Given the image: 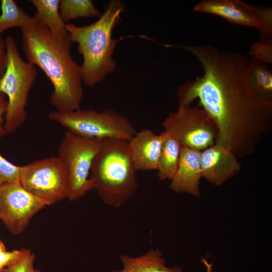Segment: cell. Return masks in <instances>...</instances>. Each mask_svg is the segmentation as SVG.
<instances>
[{
  "instance_id": "7a4b0ae2",
  "label": "cell",
  "mask_w": 272,
  "mask_h": 272,
  "mask_svg": "<svg viewBox=\"0 0 272 272\" xmlns=\"http://www.w3.org/2000/svg\"><path fill=\"white\" fill-rule=\"evenodd\" d=\"M21 30L27 61L39 67L52 83L51 104L62 112L81 108L84 96L82 69L72 55L73 42L69 34L54 35L34 16Z\"/></svg>"
},
{
  "instance_id": "2e32d148",
  "label": "cell",
  "mask_w": 272,
  "mask_h": 272,
  "mask_svg": "<svg viewBox=\"0 0 272 272\" xmlns=\"http://www.w3.org/2000/svg\"><path fill=\"white\" fill-rule=\"evenodd\" d=\"M163 140L158 168L161 180H171L175 175L179 161L182 146L173 135L163 131Z\"/></svg>"
},
{
  "instance_id": "ba28073f",
  "label": "cell",
  "mask_w": 272,
  "mask_h": 272,
  "mask_svg": "<svg viewBox=\"0 0 272 272\" xmlns=\"http://www.w3.org/2000/svg\"><path fill=\"white\" fill-rule=\"evenodd\" d=\"M163 125L164 131L175 137L183 147L202 151L216 143L217 126L201 107L178 106Z\"/></svg>"
},
{
  "instance_id": "8992f818",
  "label": "cell",
  "mask_w": 272,
  "mask_h": 272,
  "mask_svg": "<svg viewBox=\"0 0 272 272\" xmlns=\"http://www.w3.org/2000/svg\"><path fill=\"white\" fill-rule=\"evenodd\" d=\"M48 118L66 128L67 131L88 139L128 141L137 132L134 125L126 117L110 109L101 112L81 108L67 112L55 110L49 114Z\"/></svg>"
},
{
  "instance_id": "d4e9b609",
  "label": "cell",
  "mask_w": 272,
  "mask_h": 272,
  "mask_svg": "<svg viewBox=\"0 0 272 272\" xmlns=\"http://www.w3.org/2000/svg\"><path fill=\"white\" fill-rule=\"evenodd\" d=\"M7 54L5 39L0 37V81L3 77L7 67Z\"/></svg>"
},
{
  "instance_id": "7402d4cb",
  "label": "cell",
  "mask_w": 272,
  "mask_h": 272,
  "mask_svg": "<svg viewBox=\"0 0 272 272\" xmlns=\"http://www.w3.org/2000/svg\"><path fill=\"white\" fill-rule=\"evenodd\" d=\"M21 166L9 161L0 154V186L20 182Z\"/></svg>"
},
{
  "instance_id": "e0dca14e",
  "label": "cell",
  "mask_w": 272,
  "mask_h": 272,
  "mask_svg": "<svg viewBox=\"0 0 272 272\" xmlns=\"http://www.w3.org/2000/svg\"><path fill=\"white\" fill-rule=\"evenodd\" d=\"M36 9L34 17L42 22L54 35L64 36L68 34L66 24L59 13L60 0H31Z\"/></svg>"
},
{
  "instance_id": "cb8c5ba5",
  "label": "cell",
  "mask_w": 272,
  "mask_h": 272,
  "mask_svg": "<svg viewBox=\"0 0 272 272\" xmlns=\"http://www.w3.org/2000/svg\"><path fill=\"white\" fill-rule=\"evenodd\" d=\"M6 97L0 93V137L7 134L5 128V118L7 109L8 101Z\"/></svg>"
},
{
  "instance_id": "44dd1931",
  "label": "cell",
  "mask_w": 272,
  "mask_h": 272,
  "mask_svg": "<svg viewBox=\"0 0 272 272\" xmlns=\"http://www.w3.org/2000/svg\"><path fill=\"white\" fill-rule=\"evenodd\" d=\"M34 254L30 250L24 249L22 255L2 272H40L34 267Z\"/></svg>"
},
{
  "instance_id": "52a82bcc",
  "label": "cell",
  "mask_w": 272,
  "mask_h": 272,
  "mask_svg": "<svg viewBox=\"0 0 272 272\" xmlns=\"http://www.w3.org/2000/svg\"><path fill=\"white\" fill-rule=\"evenodd\" d=\"M102 140L86 138L67 131L58 148L57 157L69 178L67 198L77 200L92 190L89 176L92 165Z\"/></svg>"
},
{
  "instance_id": "9c48e42d",
  "label": "cell",
  "mask_w": 272,
  "mask_h": 272,
  "mask_svg": "<svg viewBox=\"0 0 272 272\" xmlns=\"http://www.w3.org/2000/svg\"><path fill=\"white\" fill-rule=\"evenodd\" d=\"M20 183L48 205L67 198L68 175L57 156L41 159L21 166Z\"/></svg>"
},
{
  "instance_id": "4fadbf2b",
  "label": "cell",
  "mask_w": 272,
  "mask_h": 272,
  "mask_svg": "<svg viewBox=\"0 0 272 272\" xmlns=\"http://www.w3.org/2000/svg\"><path fill=\"white\" fill-rule=\"evenodd\" d=\"M163 140L162 132L157 134L143 129L128 141V154L136 171L157 169Z\"/></svg>"
},
{
  "instance_id": "30bf717a",
  "label": "cell",
  "mask_w": 272,
  "mask_h": 272,
  "mask_svg": "<svg viewBox=\"0 0 272 272\" xmlns=\"http://www.w3.org/2000/svg\"><path fill=\"white\" fill-rule=\"evenodd\" d=\"M47 205L20 182L0 186V219L14 235L22 233L32 217Z\"/></svg>"
},
{
  "instance_id": "5b68a950",
  "label": "cell",
  "mask_w": 272,
  "mask_h": 272,
  "mask_svg": "<svg viewBox=\"0 0 272 272\" xmlns=\"http://www.w3.org/2000/svg\"><path fill=\"white\" fill-rule=\"evenodd\" d=\"M5 41L7 64L0 81V93L7 98L4 123L7 134L17 130L27 119L28 96L36 79L37 71L35 65L22 58L13 36L9 35Z\"/></svg>"
},
{
  "instance_id": "ac0fdd59",
  "label": "cell",
  "mask_w": 272,
  "mask_h": 272,
  "mask_svg": "<svg viewBox=\"0 0 272 272\" xmlns=\"http://www.w3.org/2000/svg\"><path fill=\"white\" fill-rule=\"evenodd\" d=\"M248 79L252 90L257 96L265 101L272 102V72L266 64L252 58Z\"/></svg>"
},
{
  "instance_id": "6da1fadb",
  "label": "cell",
  "mask_w": 272,
  "mask_h": 272,
  "mask_svg": "<svg viewBox=\"0 0 272 272\" xmlns=\"http://www.w3.org/2000/svg\"><path fill=\"white\" fill-rule=\"evenodd\" d=\"M174 46L191 53L203 71L202 76L179 87L178 106L198 99L217 126L216 143L228 147L237 158L252 155L271 131L272 102L259 98L250 86L251 59L210 45Z\"/></svg>"
},
{
  "instance_id": "7c38bea8",
  "label": "cell",
  "mask_w": 272,
  "mask_h": 272,
  "mask_svg": "<svg viewBox=\"0 0 272 272\" xmlns=\"http://www.w3.org/2000/svg\"><path fill=\"white\" fill-rule=\"evenodd\" d=\"M240 163L227 146L215 143L201 152V176L216 186H221L239 172Z\"/></svg>"
},
{
  "instance_id": "603a6c76",
  "label": "cell",
  "mask_w": 272,
  "mask_h": 272,
  "mask_svg": "<svg viewBox=\"0 0 272 272\" xmlns=\"http://www.w3.org/2000/svg\"><path fill=\"white\" fill-rule=\"evenodd\" d=\"M249 54L257 61L265 64L272 62V43L257 41L250 47Z\"/></svg>"
},
{
  "instance_id": "9a60e30c",
  "label": "cell",
  "mask_w": 272,
  "mask_h": 272,
  "mask_svg": "<svg viewBox=\"0 0 272 272\" xmlns=\"http://www.w3.org/2000/svg\"><path fill=\"white\" fill-rule=\"evenodd\" d=\"M119 258L123 268L112 272H182L179 267H169L166 265L159 249L151 248L145 254L135 257L122 254Z\"/></svg>"
},
{
  "instance_id": "484cf974",
  "label": "cell",
  "mask_w": 272,
  "mask_h": 272,
  "mask_svg": "<svg viewBox=\"0 0 272 272\" xmlns=\"http://www.w3.org/2000/svg\"><path fill=\"white\" fill-rule=\"evenodd\" d=\"M201 261L206 268V272H212L213 264L209 263L205 258H202Z\"/></svg>"
},
{
  "instance_id": "8fae6325",
  "label": "cell",
  "mask_w": 272,
  "mask_h": 272,
  "mask_svg": "<svg viewBox=\"0 0 272 272\" xmlns=\"http://www.w3.org/2000/svg\"><path fill=\"white\" fill-rule=\"evenodd\" d=\"M194 11L220 16L230 22L259 29L266 7L251 6L239 0H204L198 3Z\"/></svg>"
},
{
  "instance_id": "ffe728a7",
  "label": "cell",
  "mask_w": 272,
  "mask_h": 272,
  "mask_svg": "<svg viewBox=\"0 0 272 272\" xmlns=\"http://www.w3.org/2000/svg\"><path fill=\"white\" fill-rule=\"evenodd\" d=\"M59 13L65 24L80 18L99 17L102 14L92 0H60Z\"/></svg>"
},
{
  "instance_id": "5bb4252c",
  "label": "cell",
  "mask_w": 272,
  "mask_h": 272,
  "mask_svg": "<svg viewBox=\"0 0 272 272\" xmlns=\"http://www.w3.org/2000/svg\"><path fill=\"white\" fill-rule=\"evenodd\" d=\"M201 152L182 147L176 172L170 180L169 187L173 191L199 196Z\"/></svg>"
},
{
  "instance_id": "3957f363",
  "label": "cell",
  "mask_w": 272,
  "mask_h": 272,
  "mask_svg": "<svg viewBox=\"0 0 272 272\" xmlns=\"http://www.w3.org/2000/svg\"><path fill=\"white\" fill-rule=\"evenodd\" d=\"M124 11L123 3L112 0L93 23L81 26L66 24V30L72 42L78 44V51L83 57L81 66L85 85L94 87L115 70L113 54L117 41L112 32Z\"/></svg>"
},
{
  "instance_id": "277c9868",
  "label": "cell",
  "mask_w": 272,
  "mask_h": 272,
  "mask_svg": "<svg viewBox=\"0 0 272 272\" xmlns=\"http://www.w3.org/2000/svg\"><path fill=\"white\" fill-rule=\"evenodd\" d=\"M127 142L120 139L102 140L89 176L92 190L97 191L105 203L115 208L128 201L139 185Z\"/></svg>"
},
{
  "instance_id": "d6986e66",
  "label": "cell",
  "mask_w": 272,
  "mask_h": 272,
  "mask_svg": "<svg viewBox=\"0 0 272 272\" xmlns=\"http://www.w3.org/2000/svg\"><path fill=\"white\" fill-rule=\"evenodd\" d=\"M0 37L6 30L15 27L23 28L33 19L13 0L1 1Z\"/></svg>"
}]
</instances>
